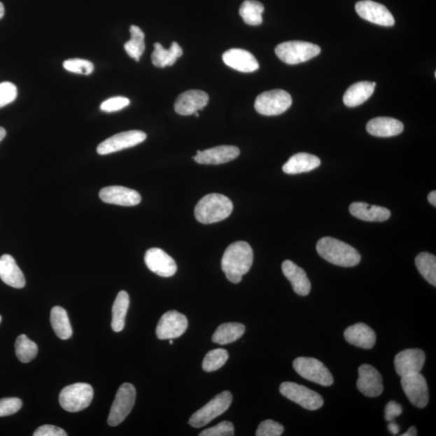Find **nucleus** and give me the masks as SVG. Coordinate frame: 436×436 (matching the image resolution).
I'll return each mask as SVG.
<instances>
[{
    "label": "nucleus",
    "mask_w": 436,
    "mask_h": 436,
    "mask_svg": "<svg viewBox=\"0 0 436 436\" xmlns=\"http://www.w3.org/2000/svg\"><path fill=\"white\" fill-rule=\"evenodd\" d=\"M253 260L254 254L251 246L246 241H236L225 251L222 269L231 283H239L250 271Z\"/></svg>",
    "instance_id": "1"
},
{
    "label": "nucleus",
    "mask_w": 436,
    "mask_h": 436,
    "mask_svg": "<svg viewBox=\"0 0 436 436\" xmlns=\"http://www.w3.org/2000/svg\"><path fill=\"white\" fill-rule=\"evenodd\" d=\"M318 253L330 264L350 267L360 264L361 257L358 251L344 241L324 237L318 241Z\"/></svg>",
    "instance_id": "2"
},
{
    "label": "nucleus",
    "mask_w": 436,
    "mask_h": 436,
    "mask_svg": "<svg viewBox=\"0 0 436 436\" xmlns=\"http://www.w3.org/2000/svg\"><path fill=\"white\" fill-rule=\"evenodd\" d=\"M234 209L233 203L223 194L211 193L201 199L195 207V218L202 224H213L227 219Z\"/></svg>",
    "instance_id": "3"
},
{
    "label": "nucleus",
    "mask_w": 436,
    "mask_h": 436,
    "mask_svg": "<svg viewBox=\"0 0 436 436\" xmlns=\"http://www.w3.org/2000/svg\"><path fill=\"white\" fill-rule=\"evenodd\" d=\"M275 52L282 62L287 64L295 65L318 56L321 52V48L311 42L293 41L278 45Z\"/></svg>",
    "instance_id": "4"
},
{
    "label": "nucleus",
    "mask_w": 436,
    "mask_h": 436,
    "mask_svg": "<svg viewBox=\"0 0 436 436\" xmlns=\"http://www.w3.org/2000/svg\"><path fill=\"white\" fill-rule=\"evenodd\" d=\"M94 391L87 383H76L66 386L60 393V406L68 412L75 413L86 409L92 401Z\"/></svg>",
    "instance_id": "5"
},
{
    "label": "nucleus",
    "mask_w": 436,
    "mask_h": 436,
    "mask_svg": "<svg viewBox=\"0 0 436 436\" xmlns=\"http://www.w3.org/2000/svg\"><path fill=\"white\" fill-rule=\"evenodd\" d=\"M232 395L229 391H224L215 396L206 406L194 413L188 423L192 427L199 428L206 426L214 419L227 411L232 403Z\"/></svg>",
    "instance_id": "6"
},
{
    "label": "nucleus",
    "mask_w": 436,
    "mask_h": 436,
    "mask_svg": "<svg viewBox=\"0 0 436 436\" xmlns=\"http://www.w3.org/2000/svg\"><path fill=\"white\" fill-rule=\"evenodd\" d=\"M293 369L304 379L323 386L333 385L334 378L321 361L309 357H298L293 361Z\"/></svg>",
    "instance_id": "7"
},
{
    "label": "nucleus",
    "mask_w": 436,
    "mask_h": 436,
    "mask_svg": "<svg viewBox=\"0 0 436 436\" xmlns=\"http://www.w3.org/2000/svg\"><path fill=\"white\" fill-rule=\"evenodd\" d=\"M292 103L290 94L281 89H276L262 92L257 97L255 108L261 115H277L286 112L291 107Z\"/></svg>",
    "instance_id": "8"
},
{
    "label": "nucleus",
    "mask_w": 436,
    "mask_h": 436,
    "mask_svg": "<svg viewBox=\"0 0 436 436\" xmlns=\"http://www.w3.org/2000/svg\"><path fill=\"white\" fill-rule=\"evenodd\" d=\"M280 392L283 397L309 411H316L324 404L323 398L319 393L297 383L290 381L282 383Z\"/></svg>",
    "instance_id": "9"
},
{
    "label": "nucleus",
    "mask_w": 436,
    "mask_h": 436,
    "mask_svg": "<svg viewBox=\"0 0 436 436\" xmlns=\"http://www.w3.org/2000/svg\"><path fill=\"white\" fill-rule=\"evenodd\" d=\"M136 399V390L129 383L119 388L108 419L109 426L115 427L122 423L132 411Z\"/></svg>",
    "instance_id": "10"
},
{
    "label": "nucleus",
    "mask_w": 436,
    "mask_h": 436,
    "mask_svg": "<svg viewBox=\"0 0 436 436\" xmlns=\"http://www.w3.org/2000/svg\"><path fill=\"white\" fill-rule=\"evenodd\" d=\"M146 139V134L140 130H130L115 134L97 147V153L106 155L139 145Z\"/></svg>",
    "instance_id": "11"
},
{
    "label": "nucleus",
    "mask_w": 436,
    "mask_h": 436,
    "mask_svg": "<svg viewBox=\"0 0 436 436\" xmlns=\"http://www.w3.org/2000/svg\"><path fill=\"white\" fill-rule=\"evenodd\" d=\"M401 385L412 405L418 408L428 406L429 393L427 381L420 372L401 377Z\"/></svg>",
    "instance_id": "12"
},
{
    "label": "nucleus",
    "mask_w": 436,
    "mask_h": 436,
    "mask_svg": "<svg viewBox=\"0 0 436 436\" xmlns=\"http://www.w3.org/2000/svg\"><path fill=\"white\" fill-rule=\"evenodd\" d=\"M188 325L185 315L176 311H168L162 315L157 325V337L161 340L180 337L186 332Z\"/></svg>",
    "instance_id": "13"
},
{
    "label": "nucleus",
    "mask_w": 436,
    "mask_h": 436,
    "mask_svg": "<svg viewBox=\"0 0 436 436\" xmlns=\"http://www.w3.org/2000/svg\"><path fill=\"white\" fill-rule=\"evenodd\" d=\"M357 14L361 18L378 25L391 27L395 24V20L388 8L381 3L364 0L356 4Z\"/></svg>",
    "instance_id": "14"
},
{
    "label": "nucleus",
    "mask_w": 436,
    "mask_h": 436,
    "mask_svg": "<svg viewBox=\"0 0 436 436\" xmlns=\"http://www.w3.org/2000/svg\"><path fill=\"white\" fill-rule=\"evenodd\" d=\"M426 360V355L421 349H411L402 351L395 358V367L398 375L403 377L419 374Z\"/></svg>",
    "instance_id": "15"
},
{
    "label": "nucleus",
    "mask_w": 436,
    "mask_h": 436,
    "mask_svg": "<svg viewBox=\"0 0 436 436\" xmlns=\"http://www.w3.org/2000/svg\"><path fill=\"white\" fill-rule=\"evenodd\" d=\"M145 262L148 269L162 277H171L177 271L176 262L160 248H150L146 252Z\"/></svg>",
    "instance_id": "16"
},
{
    "label": "nucleus",
    "mask_w": 436,
    "mask_h": 436,
    "mask_svg": "<svg viewBox=\"0 0 436 436\" xmlns=\"http://www.w3.org/2000/svg\"><path fill=\"white\" fill-rule=\"evenodd\" d=\"M356 386L360 393L370 398L380 396L384 390L380 372L370 365H363L359 367Z\"/></svg>",
    "instance_id": "17"
},
{
    "label": "nucleus",
    "mask_w": 436,
    "mask_h": 436,
    "mask_svg": "<svg viewBox=\"0 0 436 436\" xmlns=\"http://www.w3.org/2000/svg\"><path fill=\"white\" fill-rule=\"evenodd\" d=\"M99 198L104 203L120 206H135L141 201L140 194L123 186H108L101 189Z\"/></svg>",
    "instance_id": "18"
},
{
    "label": "nucleus",
    "mask_w": 436,
    "mask_h": 436,
    "mask_svg": "<svg viewBox=\"0 0 436 436\" xmlns=\"http://www.w3.org/2000/svg\"><path fill=\"white\" fill-rule=\"evenodd\" d=\"M240 150L234 146H220L204 151H197V155L193 157L199 164L218 165L227 164L238 157Z\"/></svg>",
    "instance_id": "19"
},
{
    "label": "nucleus",
    "mask_w": 436,
    "mask_h": 436,
    "mask_svg": "<svg viewBox=\"0 0 436 436\" xmlns=\"http://www.w3.org/2000/svg\"><path fill=\"white\" fill-rule=\"evenodd\" d=\"M206 92L190 90L180 94L175 103V111L182 115H190L201 111L209 103Z\"/></svg>",
    "instance_id": "20"
},
{
    "label": "nucleus",
    "mask_w": 436,
    "mask_h": 436,
    "mask_svg": "<svg viewBox=\"0 0 436 436\" xmlns=\"http://www.w3.org/2000/svg\"><path fill=\"white\" fill-rule=\"evenodd\" d=\"M223 59L225 65L240 72H255L260 67L255 56L245 50L230 49L224 52Z\"/></svg>",
    "instance_id": "21"
},
{
    "label": "nucleus",
    "mask_w": 436,
    "mask_h": 436,
    "mask_svg": "<svg viewBox=\"0 0 436 436\" xmlns=\"http://www.w3.org/2000/svg\"><path fill=\"white\" fill-rule=\"evenodd\" d=\"M283 274L290 281L294 292L299 296L306 297L311 290V283L306 272L291 260L282 264Z\"/></svg>",
    "instance_id": "22"
},
{
    "label": "nucleus",
    "mask_w": 436,
    "mask_h": 436,
    "mask_svg": "<svg viewBox=\"0 0 436 436\" xmlns=\"http://www.w3.org/2000/svg\"><path fill=\"white\" fill-rule=\"evenodd\" d=\"M346 342L363 349L374 348L377 336L374 330L365 323H356L346 328L344 332Z\"/></svg>",
    "instance_id": "23"
},
{
    "label": "nucleus",
    "mask_w": 436,
    "mask_h": 436,
    "mask_svg": "<svg viewBox=\"0 0 436 436\" xmlns=\"http://www.w3.org/2000/svg\"><path fill=\"white\" fill-rule=\"evenodd\" d=\"M0 279L6 285L15 288L25 286L23 272L12 255H3L0 257Z\"/></svg>",
    "instance_id": "24"
},
{
    "label": "nucleus",
    "mask_w": 436,
    "mask_h": 436,
    "mask_svg": "<svg viewBox=\"0 0 436 436\" xmlns=\"http://www.w3.org/2000/svg\"><path fill=\"white\" fill-rule=\"evenodd\" d=\"M349 211L353 216L365 222H385L391 216L386 208L370 206L365 202H354L351 204Z\"/></svg>",
    "instance_id": "25"
},
{
    "label": "nucleus",
    "mask_w": 436,
    "mask_h": 436,
    "mask_svg": "<svg viewBox=\"0 0 436 436\" xmlns=\"http://www.w3.org/2000/svg\"><path fill=\"white\" fill-rule=\"evenodd\" d=\"M366 129L372 136L388 138L402 134L404 125L400 120L395 118H377L367 124Z\"/></svg>",
    "instance_id": "26"
},
{
    "label": "nucleus",
    "mask_w": 436,
    "mask_h": 436,
    "mask_svg": "<svg viewBox=\"0 0 436 436\" xmlns=\"http://www.w3.org/2000/svg\"><path fill=\"white\" fill-rule=\"evenodd\" d=\"M320 164H321V160L317 156L307 153H298L293 155L286 164H283L282 169L286 174L296 175L316 169Z\"/></svg>",
    "instance_id": "27"
},
{
    "label": "nucleus",
    "mask_w": 436,
    "mask_h": 436,
    "mask_svg": "<svg viewBox=\"0 0 436 436\" xmlns=\"http://www.w3.org/2000/svg\"><path fill=\"white\" fill-rule=\"evenodd\" d=\"M376 86V83L369 81H361L353 84L344 94V104L346 106L353 108L364 104L374 94Z\"/></svg>",
    "instance_id": "28"
},
{
    "label": "nucleus",
    "mask_w": 436,
    "mask_h": 436,
    "mask_svg": "<svg viewBox=\"0 0 436 436\" xmlns=\"http://www.w3.org/2000/svg\"><path fill=\"white\" fill-rule=\"evenodd\" d=\"M154 46L155 50L151 55V59L156 67L164 68L173 66L183 55V50L177 42H172L168 50L164 49L159 42H156Z\"/></svg>",
    "instance_id": "29"
},
{
    "label": "nucleus",
    "mask_w": 436,
    "mask_h": 436,
    "mask_svg": "<svg viewBox=\"0 0 436 436\" xmlns=\"http://www.w3.org/2000/svg\"><path fill=\"white\" fill-rule=\"evenodd\" d=\"M244 325L238 323H223L218 328L213 335L212 340L220 345L235 342L245 333Z\"/></svg>",
    "instance_id": "30"
},
{
    "label": "nucleus",
    "mask_w": 436,
    "mask_h": 436,
    "mask_svg": "<svg viewBox=\"0 0 436 436\" xmlns=\"http://www.w3.org/2000/svg\"><path fill=\"white\" fill-rule=\"evenodd\" d=\"M50 323L57 337L66 340L71 337L73 330L69 318L64 309L55 307L51 309Z\"/></svg>",
    "instance_id": "31"
},
{
    "label": "nucleus",
    "mask_w": 436,
    "mask_h": 436,
    "mask_svg": "<svg viewBox=\"0 0 436 436\" xmlns=\"http://www.w3.org/2000/svg\"><path fill=\"white\" fill-rule=\"evenodd\" d=\"M129 307V294L125 291H120L115 297L113 307L112 328L115 332H122L124 329Z\"/></svg>",
    "instance_id": "32"
},
{
    "label": "nucleus",
    "mask_w": 436,
    "mask_h": 436,
    "mask_svg": "<svg viewBox=\"0 0 436 436\" xmlns=\"http://www.w3.org/2000/svg\"><path fill=\"white\" fill-rule=\"evenodd\" d=\"M264 12V5L255 0H246L241 3L239 9V14L244 22L252 26L262 24V15Z\"/></svg>",
    "instance_id": "33"
},
{
    "label": "nucleus",
    "mask_w": 436,
    "mask_h": 436,
    "mask_svg": "<svg viewBox=\"0 0 436 436\" xmlns=\"http://www.w3.org/2000/svg\"><path fill=\"white\" fill-rule=\"evenodd\" d=\"M131 39L125 44L126 52L136 62L140 60L146 49L145 34L138 26H130Z\"/></svg>",
    "instance_id": "34"
},
{
    "label": "nucleus",
    "mask_w": 436,
    "mask_h": 436,
    "mask_svg": "<svg viewBox=\"0 0 436 436\" xmlns=\"http://www.w3.org/2000/svg\"><path fill=\"white\" fill-rule=\"evenodd\" d=\"M416 265L417 269L424 279L430 285L436 286V258L435 256L428 253V252H422L417 255L416 258Z\"/></svg>",
    "instance_id": "35"
},
{
    "label": "nucleus",
    "mask_w": 436,
    "mask_h": 436,
    "mask_svg": "<svg viewBox=\"0 0 436 436\" xmlns=\"http://www.w3.org/2000/svg\"><path fill=\"white\" fill-rule=\"evenodd\" d=\"M15 355L22 363H29L38 355V348L25 335L18 336L15 344Z\"/></svg>",
    "instance_id": "36"
},
{
    "label": "nucleus",
    "mask_w": 436,
    "mask_h": 436,
    "mask_svg": "<svg viewBox=\"0 0 436 436\" xmlns=\"http://www.w3.org/2000/svg\"><path fill=\"white\" fill-rule=\"evenodd\" d=\"M228 358L227 350L218 349L210 351L203 360V370L207 372L217 371L227 363Z\"/></svg>",
    "instance_id": "37"
},
{
    "label": "nucleus",
    "mask_w": 436,
    "mask_h": 436,
    "mask_svg": "<svg viewBox=\"0 0 436 436\" xmlns=\"http://www.w3.org/2000/svg\"><path fill=\"white\" fill-rule=\"evenodd\" d=\"M63 67L67 71L88 76L94 71V65L90 61L73 59L63 62Z\"/></svg>",
    "instance_id": "38"
},
{
    "label": "nucleus",
    "mask_w": 436,
    "mask_h": 436,
    "mask_svg": "<svg viewBox=\"0 0 436 436\" xmlns=\"http://www.w3.org/2000/svg\"><path fill=\"white\" fill-rule=\"evenodd\" d=\"M17 97V87L10 82L0 83V108L13 103Z\"/></svg>",
    "instance_id": "39"
},
{
    "label": "nucleus",
    "mask_w": 436,
    "mask_h": 436,
    "mask_svg": "<svg viewBox=\"0 0 436 436\" xmlns=\"http://www.w3.org/2000/svg\"><path fill=\"white\" fill-rule=\"evenodd\" d=\"M283 427L279 423L267 419L260 424L256 430L257 436H280L283 433Z\"/></svg>",
    "instance_id": "40"
},
{
    "label": "nucleus",
    "mask_w": 436,
    "mask_h": 436,
    "mask_svg": "<svg viewBox=\"0 0 436 436\" xmlns=\"http://www.w3.org/2000/svg\"><path fill=\"white\" fill-rule=\"evenodd\" d=\"M22 407V401L17 398H3L0 400V417L12 416Z\"/></svg>",
    "instance_id": "41"
},
{
    "label": "nucleus",
    "mask_w": 436,
    "mask_h": 436,
    "mask_svg": "<svg viewBox=\"0 0 436 436\" xmlns=\"http://www.w3.org/2000/svg\"><path fill=\"white\" fill-rule=\"evenodd\" d=\"M199 436H233L234 435V425L229 421L218 423L216 426L203 430Z\"/></svg>",
    "instance_id": "42"
},
{
    "label": "nucleus",
    "mask_w": 436,
    "mask_h": 436,
    "mask_svg": "<svg viewBox=\"0 0 436 436\" xmlns=\"http://www.w3.org/2000/svg\"><path fill=\"white\" fill-rule=\"evenodd\" d=\"M129 99L123 97H113L107 99L101 105V109L105 113H113L127 107Z\"/></svg>",
    "instance_id": "43"
},
{
    "label": "nucleus",
    "mask_w": 436,
    "mask_h": 436,
    "mask_svg": "<svg viewBox=\"0 0 436 436\" xmlns=\"http://www.w3.org/2000/svg\"><path fill=\"white\" fill-rule=\"evenodd\" d=\"M34 436H66L64 430L52 426V425H44L36 429L34 433Z\"/></svg>",
    "instance_id": "44"
},
{
    "label": "nucleus",
    "mask_w": 436,
    "mask_h": 436,
    "mask_svg": "<svg viewBox=\"0 0 436 436\" xmlns=\"http://www.w3.org/2000/svg\"><path fill=\"white\" fill-rule=\"evenodd\" d=\"M385 419L386 421L391 422L395 419L402 413V407L395 401L388 402L385 409Z\"/></svg>",
    "instance_id": "45"
},
{
    "label": "nucleus",
    "mask_w": 436,
    "mask_h": 436,
    "mask_svg": "<svg viewBox=\"0 0 436 436\" xmlns=\"http://www.w3.org/2000/svg\"><path fill=\"white\" fill-rule=\"evenodd\" d=\"M388 429L393 435H398L399 430H400L398 425L395 422L392 421H391V423L388 424Z\"/></svg>",
    "instance_id": "46"
},
{
    "label": "nucleus",
    "mask_w": 436,
    "mask_h": 436,
    "mask_svg": "<svg viewBox=\"0 0 436 436\" xmlns=\"http://www.w3.org/2000/svg\"><path fill=\"white\" fill-rule=\"evenodd\" d=\"M428 202L433 204L434 207L436 206V192H430L428 195Z\"/></svg>",
    "instance_id": "47"
},
{
    "label": "nucleus",
    "mask_w": 436,
    "mask_h": 436,
    "mask_svg": "<svg viewBox=\"0 0 436 436\" xmlns=\"http://www.w3.org/2000/svg\"><path fill=\"white\" fill-rule=\"evenodd\" d=\"M402 436H416L417 435V429L416 427H411L409 428L406 433L402 435Z\"/></svg>",
    "instance_id": "48"
},
{
    "label": "nucleus",
    "mask_w": 436,
    "mask_h": 436,
    "mask_svg": "<svg viewBox=\"0 0 436 436\" xmlns=\"http://www.w3.org/2000/svg\"><path fill=\"white\" fill-rule=\"evenodd\" d=\"M5 136H6V130L3 127H0V141H1Z\"/></svg>",
    "instance_id": "49"
},
{
    "label": "nucleus",
    "mask_w": 436,
    "mask_h": 436,
    "mask_svg": "<svg viewBox=\"0 0 436 436\" xmlns=\"http://www.w3.org/2000/svg\"><path fill=\"white\" fill-rule=\"evenodd\" d=\"M4 15V7L3 4L0 2V19H2Z\"/></svg>",
    "instance_id": "50"
},
{
    "label": "nucleus",
    "mask_w": 436,
    "mask_h": 436,
    "mask_svg": "<svg viewBox=\"0 0 436 436\" xmlns=\"http://www.w3.org/2000/svg\"><path fill=\"white\" fill-rule=\"evenodd\" d=\"M194 115H195V117H197V118H198V117H199V113H198V112H197V113H194Z\"/></svg>",
    "instance_id": "51"
},
{
    "label": "nucleus",
    "mask_w": 436,
    "mask_h": 436,
    "mask_svg": "<svg viewBox=\"0 0 436 436\" xmlns=\"http://www.w3.org/2000/svg\"><path fill=\"white\" fill-rule=\"evenodd\" d=\"M169 343H170V344H171V345H172V344H173V341H172V339H170V342H169Z\"/></svg>",
    "instance_id": "52"
},
{
    "label": "nucleus",
    "mask_w": 436,
    "mask_h": 436,
    "mask_svg": "<svg viewBox=\"0 0 436 436\" xmlns=\"http://www.w3.org/2000/svg\"><path fill=\"white\" fill-rule=\"evenodd\" d=\"M1 321H2V317L0 316V323H1Z\"/></svg>",
    "instance_id": "53"
}]
</instances>
